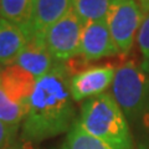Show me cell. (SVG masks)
Returning a JSON list of instances; mask_svg holds the SVG:
<instances>
[{
	"label": "cell",
	"instance_id": "cell-1",
	"mask_svg": "<svg viewBox=\"0 0 149 149\" xmlns=\"http://www.w3.org/2000/svg\"><path fill=\"white\" fill-rule=\"evenodd\" d=\"M70 73L57 63L36 81L26 116L21 124V139L39 143L70 132L76 119V108L70 92Z\"/></svg>",
	"mask_w": 149,
	"mask_h": 149
},
{
	"label": "cell",
	"instance_id": "cell-2",
	"mask_svg": "<svg viewBox=\"0 0 149 149\" xmlns=\"http://www.w3.org/2000/svg\"><path fill=\"white\" fill-rule=\"evenodd\" d=\"M111 95L127 118L139 147L149 149V74L132 60L119 65Z\"/></svg>",
	"mask_w": 149,
	"mask_h": 149
},
{
	"label": "cell",
	"instance_id": "cell-3",
	"mask_svg": "<svg viewBox=\"0 0 149 149\" xmlns=\"http://www.w3.org/2000/svg\"><path fill=\"white\" fill-rule=\"evenodd\" d=\"M80 127L114 149H134V141L127 118L111 93L93 97L81 106Z\"/></svg>",
	"mask_w": 149,
	"mask_h": 149
},
{
	"label": "cell",
	"instance_id": "cell-4",
	"mask_svg": "<svg viewBox=\"0 0 149 149\" xmlns=\"http://www.w3.org/2000/svg\"><path fill=\"white\" fill-rule=\"evenodd\" d=\"M144 17L136 0H111L106 24L120 54H128L133 47Z\"/></svg>",
	"mask_w": 149,
	"mask_h": 149
},
{
	"label": "cell",
	"instance_id": "cell-5",
	"mask_svg": "<svg viewBox=\"0 0 149 149\" xmlns=\"http://www.w3.org/2000/svg\"><path fill=\"white\" fill-rule=\"evenodd\" d=\"M83 22L72 8L42 34L49 52L57 63L80 55Z\"/></svg>",
	"mask_w": 149,
	"mask_h": 149
},
{
	"label": "cell",
	"instance_id": "cell-6",
	"mask_svg": "<svg viewBox=\"0 0 149 149\" xmlns=\"http://www.w3.org/2000/svg\"><path fill=\"white\" fill-rule=\"evenodd\" d=\"M117 67L111 63L91 66L70 78V92L74 102L87 101L106 93L112 86Z\"/></svg>",
	"mask_w": 149,
	"mask_h": 149
},
{
	"label": "cell",
	"instance_id": "cell-7",
	"mask_svg": "<svg viewBox=\"0 0 149 149\" xmlns=\"http://www.w3.org/2000/svg\"><path fill=\"white\" fill-rule=\"evenodd\" d=\"M119 50L108 30L106 21H93L83 25L80 55L88 61L119 55Z\"/></svg>",
	"mask_w": 149,
	"mask_h": 149
},
{
	"label": "cell",
	"instance_id": "cell-8",
	"mask_svg": "<svg viewBox=\"0 0 149 149\" xmlns=\"http://www.w3.org/2000/svg\"><path fill=\"white\" fill-rule=\"evenodd\" d=\"M14 65L24 68L37 81L52 70L57 62L49 52L44 42L42 34L27 40V44L19 54Z\"/></svg>",
	"mask_w": 149,
	"mask_h": 149
},
{
	"label": "cell",
	"instance_id": "cell-9",
	"mask_svg": "<svg viewBox=\"0 0 149 149\" xmlns=\"http://www.w3.org/2000/svg\"><path fill=\"white\" fill-rule=\"evenodd\" d=\"M72 8V0H34L32 15L25 30L27 40L41 35Z\"/></svg>",
	"mask_w": 149,
	"mask_h": 149
},
{
	"label": "cell",
	"instance_id": "cell-10",
	"mask_svg": "<svg viewBox=\"0 0 149 149\" xmlns=\"http://www.w3.org/2000/svg\"><path fill=\"white\" fill-rule=\"evenodd\" d=\"M36 80L24 68L10 65L0 68V87L16 103L29 107L31 93L34 91Z\"/></svg>",
	"mask_w": 149,
	"mask_h": 149
},
{
	"label": "cell",
	"instance_id": "cell-11",
	"mask_svg": "<svg viewBox=\"0 0 149 149\" xmlns=\"http://www.w3.org/2000/svg\"><path fill=\"white\" fill-rule=\"evenodd\" d=\"M26 44L27 37L21 27L0 17V66L14 65Z\"/></svg>",
	"mask_w": 149,
	"mask_h": 149
},
{
	"label": "cell",
	"instance_id": "cell-12",
	"mask_svg": "<svg viewBox=\"0 0 149 149\" xmlns=\"http://www.w3.org/2000/svg\"><path fill=\"white\" fill-rule=\"evenodd\" d=\"M34 0H0V17L21 27L25 32L32 15Z\"/></svg>",
	"mask_w": 149,
	"mask_h": 149
},
{
	"label": "cell",
	"instance_id": "cell-13",
	"mask_svg": "<svg viewBox=\"0 0 149 149\" xmlns=\"http://www.w3.org/2000/svg\"><path fill=\"white\" fill-rule=\"evenodd\" d=\"M111 0H72V10L83 25L93 21H106Z\"/></svg>",
	"mask_w": 149,
	"mask_h": 149
},
{
	"label": "cell",
	"instance_id": "cell-14",
	"mask_svg": "<svg viewBox=\"0 0 149 149\" xmlns=\"http://www.w3.org/2000/svg\"><path fill=\"white\" fill-rule=\"evenodd\" d=\"M61 149H114L85 132L77 122L67 133Z\"/></svg>",
	"mask_w": 149,
	"mask_h": 149
},
{
	"label": "cell",
	"instance_id": "cell-15",
	"mask_svg": "<svg viewBox=\"0 0 149 149\" xmlns=\"http://www.w3.org/2000/svg\"><path fill=\"white\" fill-rule=\"evenodd\" d=\"M27 108L16 103L0 87V120L9 127L17 128L22 124Z\"/></svg>",
	"mask_w": 149,
	"mask_h": 149
},
{
	"label": "cell",
	"instance_id": "cell-16",
	"mask_svg": "<svg viewBox=\"0 0 149 149\" xmlns=\"http://www.w3.org/2000/svg\"><path fill=\"white\" fill-rule=\"evenodd\" d=\"M137 44L142 55L141 67L146 73L149 74V14H147L139 27L137 35Z\"/></svg>",
	"mask_w": 149,
	"mask_h": 149
},
{
	"label": "cell",
	"instance_id": "cell-17",
	"mask_svg": "<svg viewBox=\"0 0 149 149\" xmlns=\"http://www.w3.org/2000/svg\"><path fill=\"white\" fill-rule=\"evenodd\" d=\"M16 134H17V128L9 127L8 124L3 123L0 120V149L10 146L11 143L15 142Z\"/></svg>",
	"mask_w": 149,
	"mask_h": 149
},
{
	"label": "cell",
	"instance_id": "cell-18",
	"mask_svg": "<svg viewBox=\"0 0 149 149\" xmlns=\"http://www.w3.org/2000/svg\"><path fill=\"white\" fill-rule=\"evenodd\" d=\"M3 149H35L34 147H32V143H29V142H25L21 139V142H14L11 143L10 146H8L5 148Z\"/></svg>",
	"mask_w": 149,
	"mask_h": 149
},
{
	"label": "cell",
	"instance_id": "cell-19",
	"mask_svg": "<svg viewBox=\"0 0 149 149\" xmlns=\"http://www.w3.org/2000/svg\"><path fill=\"white\" fill-rule=\"evenodd\" d=\"M139 5L144 14H149V0H139Z\"/></svg>",
	"mask_w": 149,
	"mask_h": 149
}]
</instances>
